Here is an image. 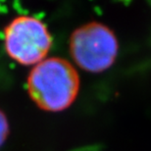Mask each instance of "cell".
<instances>
[{
  "mask_svg": "<svg viewBox=\"0 0 151 151\" xmlns=\"http://www.w3.org/2000/svg\"><path fill=\"white\" fill-rule=\"evenodd\" d=\"M27 90L41 110L61 112L76 101L80 76L75 66L61 57H47L32 67L27 78Z\"/></svg>",
  "mask_w": 151,
  "mask_h": 151,
  "instance_id": "1",
  "label": "cell"
},
{
  "mask_svg": "<svg viewBox=\"0 0 151 151\" xmlns=\"http://www.w3.org/2000/svg\"><path fill=\"white\" fill-rule=\"evenodd\" d=\"M69 51L78 68L98 74L113 66L119 53V41L109 27L99 22H89L72 32Z\"/></svg>",
  "mask_w": 151,
  "mask_h": 151,
  "instance_id": "2",
  "label": "cell"
},
{
  "mask_svg": "<svg viewBox=\"0 0 151 151\" xmlns=\"http://www.w3.org/2000/svg\"><path fill=\"white\" fill-rule=\"evenodd\" d=\"M52 37L46 25L31 15L14 18L4 29V48L7 55L23 66H35L47 58Z\"/></svg>",
  "mask_w": 151,
  "mask_h": 151,
  "instance_id": "3",
  "label": "cell"
},
{
  "mask_svg": "<svg viewBox=\"0 0 151 151\" xmlns=\"http://www.w3.org/2000/svg\"><path fill=\"white\" fill-rule=\"evenodd\" d=\"M10 132V125L6 114L0 109V147L6 142Z\"/></svg>",
  "mask_w": 151,
  "mask_h": 151,
  "instance_id": "4",
  "label": "cell"
}]
</instances>
